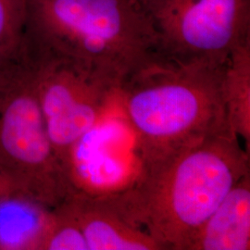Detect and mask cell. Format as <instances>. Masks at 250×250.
Listing matches in <instances>:
<instances>
[{
	"label": "cell",
	"instance_id": "8fae6325",
	"mask_svg": "<svg viewBox=\"0 0 250 250\" xmlns=\"http://www.w3.org/2000/svg\"><path fill=\"white\" fill-rule=\"evenodd\" d=\"M41 250H88L80 226L64 201L53 208V219Z\"/></svg>",
	"mask_w": 250,
	"mask_h": 250
},
{
	"label": "cell",
	"instance_id": "7a4b0ae2",
	"mask_svg": "<svg viewBox=\"0 0 250 250\" xmlns=\"http://www.w3.org/2000/svg\"><path fill=\"white\" fill-rule=\"evenodd\" d=\"M225 65L181 62L161 55L118 90L139 164L231 128L224 101Z\"/></svg>",
	"mask_w": 250,
	"mask_h": 250
},
{
	"label": "cell",
	"instance_id": "5bb4252c",
	"mask_svg": "<svg viewBox=\"0 0 250 250\" xmlns=\"http://www.w3.org/2000/svg\"><path fill=\"white\" fill-rule=\"evenodd\" d=\"M10 54L11 53L0 50V83L11 70V68L8 65Z\"/></svg>",
	"mask_w": 250,
	"mask_h": 250
},
{
	"label": "cell",
	"instance_id": "ba28073f",
	"mask_svg": "<svg viewBox=\"0 0 250 250\" xmlns=\"http://www.w3.org/2000/svg\"><path fill=\"white\" fill-rule=\"evenodd\" d=\"M250 250V172L208 216L186 250Z\"/></svg>",
	"mask_w": 250,
	"mask_h": 250
},
{
	"label": "cell",
	"instance_id": "7c38bea8",
	"mask_svg": "<svg viewBox=\"0 0 250 250\" xmlns=\"http://www.w3.org/2000/svg\"><path fill=\"white\" fill-rule=\"evenodd\" d=\"M26 15V0H0V50L13 51Z\"/></svg>",
	"mask_w": 250,
	"mask_h": 250
},
{
	"label": "cell",
	"instance_id": "5b68a950",
	"mask_svg": "<svg viewBox=\"0 0 250 250\" xmlns=\"http://www.w3.org/2000/svg\"><path fill=\"white\" fill-rule=\"evenodd\" d=\"M161 53L181 62L224 65L250 41V0H137Z\"/></svg>",
	"mask_w": 250,
	"mask_h": 250
},
{
	"label": "cell",
	"instance_id": "3957f363",
	"mask_svg": "<svg viewBox=\"0 0 250 250\" xmlns=\"http://www.w3.org/2000/svg\"><path fill=\"white\" fill-rule=\"evenodd\" d=\"M41 50L72 60L118 92L161 56L137 0H35Z\"/></svg>",
	"mask_w": 250,
	"mask_h": 250
},
{
	"label": "cell",
	"instance_id": "4fadbf2b",
	"mask_svg": "<svg viewBox=\"0 0 250 250\" xmlns=\"http://www.w3.org/2000/svg\"><path fill=\"white\" fill-rule=\"evenodd\" d=\"M13 194H23L22 190L18 186L8 177L5 173L0 170V198L7 197Z\"/></svg>",
	"mask_w": 250,
	"mask_h": 250
},
{
	"label": "cell",
	"instance_id": "277c9868",
	"mask_svg": "<svg viewBox=\"0 0 250 250\" xmlns=\"http://www.w3.org/2000/svg\"><path fill=\"white\" fill-rule=\"evenodd\" d=\"M0 170L28 197L55 208L74 194L46 131L36 65L0 83Z\"/></svg>",
	"mask_w": 250,
	"mask_h": 250
},
{
	"label": "cell",
	"instance_id": "6da1fadb",
	"mask_svg": "<svg viewBox=\"0 0 250 250\" xmlns=\"http://www.w3.org/2000/svg\"><path fill=\"white\" fill-rule=\"evenodd\" d=\"M250 152L231 128L149 163L130 185L107 194L161 250L188 243L232 187L250 172Z\"/></svg>",
	"mask_w": 250,
	"mask_h": 250
},
{
	"label": "cell",
	"instance_id": "8992f818",
	"mask_svg": "<svg viewBox=\"0 0 250 250\" xmlns=\"http://www.w3.org/2000/svg\"><path fill=\"white\" fill-rule=\"evenodd\" d=\"M35 65L46 131L67 172L73 146L100 123L117 91L80 64L61 56L40 50Z\"/></svg>",
	"mask_w": 250,
	"mask_h": 250
},
{
	"label": "cell",
	"instance_id": "9c48e42d",
	"mask_svg": "<svg viewBox=\"0 0 250 250\" xmlns=\"http://www.w3.org/2000/svg\"><path fill=\"white\" fill-rule=\"evenodd\" d=\"M53 208L23 194L0 198V250H41Z\"/></svg>",
	"mask_w": 250,
	"mask_h": 250
},
{
	"label": "cell",
	"instance_id": "52a82bcc",
	"mask_svg": "<svg viewBox=\"0 0 250 250\" xmlns=\"http://www.w3.org/2000/svg\"><path fill=\"white\" fill-rule=\"evenodd\" d=\"M88 250H161L151 237L131 224L107 195L75 193L65 200Z\"/></svg>",
	"mask_w": 250,
	"mask_h": 250
},
{
	"label": "cell",
	"instance_id": "30bf717a",
	"mask_svg": "<svg viewBox=\"0 0 250 250\" xmlns=\"http://www.w3.org/2000/svg\"><path fill=\"white\" fill-rule=\"evenodd\" d=\"M228 124L250 152V41L235 47L224 72Z\"/></svg>",
	"mask_w": 250,
	"mask_h": 250
}]
</instances>
